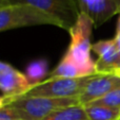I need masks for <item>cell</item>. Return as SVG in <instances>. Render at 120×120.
<instances>
[{"label": "cell", "mask_w": 120, "mask_h": 120, "mask_svg": "<svg viewBox=\"0 0 120 120\" xmlns=\"http://www.w3.org/2000/svg\"><path fill=\"white\" fill-rule=\"evenodd\" d=\"M55 26L64 30L62 21L56 16L31 4H13L0 6V31L32 26Z\"/></svg>", "instance_id": "6da1fadb"}, {"label": "cell", "mask_w": 120, "mask_h": 120, "mask_svg": "<svg viewBox=\"0 0 120 120\" xmlns=\"http://www.w3.org/2000/svg\"><path fill=\"white\" fill-rule=\"evenodd\" d=\"M94 28L93 20L84 13H80L76 23L70 29L71 43L65 56L76 63L90 74L98 73L96 69V62L91 56L92 45L91 36Z\"/></svg>", "instance_id": "7a4b0ae2"}, {"label": "cell", "mask_w": 120, "mask_h": 120, "mask_svg": "<svg viewBox=\"0 0 120 120\" xmlns=\"http://www.w3.org/2000/svg\"><path fill=\"white\" fill-rule=\"evenodd\" d=\"M79 104V98L20 97L4 105L16 112L21 120H42L58 108Z\"/></svg>", "instance_id": "3957f363"}, {"label": "cell", "mask_w": 120, "mask_h": 120, "mask_svg": "<svg viewBox=\"0 0 120 120\" xmlns=\"http://www.w3.org/2000/svg\"><path fill=\"white\" fill-rule=\"evenodd\" d=\"M96 74L82 78H48L36 84L23 97L76 98Z\"/></svg>", "instance_id": "277c9868"}, {"label": "cell", "mask_w": 120, "mask_h": 120, "mask_svg": "<svg viewBox=\"0 0 120 120\" xmlns=\"http://www.w3.org/2000/svg\"><path fill=\"white\" fill-rule=\"evenodd\" d=\"M13 4H31L41 9L60 19L66 31H70L80 15L76 0H0V6Z\"/></svg>", "instance_id": "5b68a950"}, {"label": "cell", "mask_w": 120, "mask_h": 120, "mask_svg": "<svg viewBox=\"0 0 120 120\" xmlns=\"http://www.w3.org/2000/svg\"><path fill=\"white\" fill-rule=\"evenodd\" d=\"M33 87L26 74L20 72L6 62L0 63V88L2 93L0 105L23 97Z\"/></svg>", "instance_id": "8992f818"}, {"label": "cell", "mask_w": 120, "mask_h": 120, "mask_svg": "<svg viewBox=\"0 0 120 120\" xmlns=\"http://www.w3.org/2000/svg\"><path fill=\"white\" fill-rule=\"evenodd\" d=\"M118 88H120V73H97L78 97L79 104L86 106Z\"/></svg>", "instance_id": "52a82bcc"}, {"label": "cell", "mask_w": 120, "mask_h": 120, "mask_svg": "<svg viewBox=\"0 0 120 120\" xmlns=\"http://www.w3.org/2000/svg\"><path fill=\"white\" fill-rule=\"evenodd\" d=\"M80 13L93 20L94 28H99L120 11V0H76Z\"/></svg>", "instance_id": "ba28073f"}, {"label": "cell", "mask_w": 120, "mask_h": 120, "mask_svg": "<svg viewBox=\"0 0 120 120\" xmlns=\"http://www.w3.org/2000/svg\"><path fill=\"white\" fill-rule=\"evenodd\" d=\"M92 51L97 54L96 69L98 73L118 72L119 47L116 38L102 39L92 45Z\"/></svg>", "instance_id": "9c48e42d"}, {"label": "cell", "mask_w": 120, "mask_h": 120, "mask_svg": "<svg viewBox=\"0 0 120 120\" xmlns=\"http://www.w3.org/2000/svg\"><path fill=\"white\" fill-rule=\"evenodd\" d=\"M92 76L85 69L71 61L68 56L63 55L57 67L49 74V78H82Z\"/></svg>", "instance_id": "30bf717a"}, {"label": "cell", "mask_w": 120, "mask_h": 120, "mask_svg": "<svg viewBox=\"0 0 120 120\" xmlns=\"http://www.w3.org/2000/svg\"><path fill=\"white\" fill-rule=\"evenodd\" d=\"M42 120H89L84 106L80 104L58 108Z\"/></svg>", "instance_id": "8fae6325"}, {"label": "cell", "mask_w": 120, "mask_h": 120, "mask_svg": "<svg viewBox=\"0 0 120 120\" xmlns=\"http://www.w3.org/2000/svg\"><path fill=\"white\" fill-rule=\"evenodd\" d=\"M89 120H119L120 108L98 105L84 106Z\"/></svg>", "instance_id": "7c38bea8"}, {"label": "cell", "mask_w": 120, "mask_h": 120, "mask_svg": "<svg viewBox=\"0 0 120 120\" xmlns=\"http://www.w3.org/2000/svg\"><path fill=\"white\" fill-rule=\"evenodd\" d=\"M48 73V63L44 60H39V61L32 62L26 68V74L27 79L32 83L33 86L36 84L42 82L43 77L46 76Z\"/></svg>", "instance_id": "4fadbf2b"}, {"label": "cell", "mask_w": 120, "mask_h": 120, "mask_svg": "<svg viewBox=\"0 0 120 120\" xmlns=\"http://www.w3.org/2000/svg\"><path fill=\"white\" fill-rule=\"evenodd\" d=\"M89 105H98V106H106V107H113V108H120V88L115 89V90L106 94L102 98L90 103Z\"/></svg>", "instance_id": "5bb4252c"}, {"label": "cell", "mask_w": 120, "mask_h": 120, "mask_svg": "<svg viewBox=\"0 0 120 120\" xmlns=\"http://www.w3.org/2000/svg\"><path fill=\"white\" fill-rule=\"evenodd\" d=\"M0 120H21L12 107L8 105H0Z\"/></svg>", "instance_id": "9a60e30c"}, {"label": "cell", "mask_w": 120, "mask_h": 120, "mask_svg": "<svg viewBox=\"0 0 120 120\" xmlns=\"http://www.w3.org/2000/svg\"><path fill=\"white\" fill-rule=\"evenodd\" d=\"M115 36H120V11L118 13V21H117V28H116V35Z\"/></svg>", "instance_id": "2e32d148"}, {"label": "cell", "mask_w": 120, "mask_h": 120, "mask_svg": "<svg viewBox=\"0 0 120 120\" xmlns=\"http://www.w3.org/2000/svg\"><path fill=\"white\" fill-rule=\"evenodd\" d=\"M115 38L117 39L118 43V47H119V59H118V71L120 73V36H115Z\"/></svg>", "instance_id": "e0dca14e"}, {"label": "cell", "mask_w": 120, "mask_h": 120, "mask_svg": "<svg viewBox=\"0 0 120 120\" xmlns=\"http://www.w3.org/2000/svg\"><path fill=\"white\" fill-rule=\"evenodd\" d=\"M119 120H120V119H119Z\"/></svg>", "instance_id": "ac0fdd59"}]
</instances>
